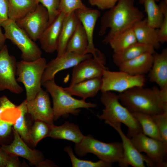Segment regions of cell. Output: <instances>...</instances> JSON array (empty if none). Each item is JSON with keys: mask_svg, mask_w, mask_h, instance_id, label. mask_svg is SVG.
I'll list each match as a JSON object with an SVG mask.
<instances>
[{"mask_svg": "<svg viewBox=\"0 0 167 167\" xmlns=\"http://www.w3.org/2000/svg\"><path fill=\"white\" fill-rule=\"evenodd\" d=\"M118 95L121 103L131 113L154 115L167 111V88L136 87Z\"/></svg>", "mask_w": 167, "mask_h": 167, "instance_id": "obj_1", "label": "cell"}, {"mask_svg": "<svg viewBox=\"0 0 167 167\" xmlns=\"http://www.w3.org/2000/svg\"><path fill=\"white\" fill-rule=\"evenodd\" d=\"M135 0H118L101 18L99 34L104 35L109 28L107 35H110L132 27L143 19L144 15L134 5Z\"/></svg>", "mask_w": 167, "mask_h": 167, "instance_id": "obj_2", "label": "cell"}, {"mask_svg": "<svg viewBox=\"0 0 167 167\" xmlns=\"http://www.w3.org/2000/svg\"><path fill=\"white\" fill-rule=\"evenodd\" d=\"M101 101L105 107L102 113L97 117L109 125L121 123L128 128L126 136L131 138L142 132L139 123L132 113L120 102L118 95L111 91L101 92Z\"/></svg>", "mask_w": 167, "mask_h": 167, "instance_id": "obj_3", "label": "cell"}, {"mask_svg": "<svg viewBox=\"0 0 167 167\" xmlns=\"http://www.w3.org/2000/svg\"><path fill=\"white\" fill-rule=\"evenodd\" d=\"M42 85L52 97L54 121L61 117H66L70 114L77 115L80 112L81 108L88 109L97 106L96 104L87 102L82 99L78 100L73 98L66 92L63 88L58 85L54 79L45 81Z\"/></svg>", "mask_w": 167, "mask_h": 167, "instance_id": "obj_4", "label": "cell"}, {"mask_svg": "<svg viewBox=\"0 0 167 167\" xmlns=\"http://www.w3.org/2000/svg\"><path fill=\"white\" fill-rule=\"evenodd\" d=\"M75 151L80 157L91 153L100 160L112 164L118 163L123 157L122 142L106 143L95 139L90 135L84 136L79 143L75 144Z\"/></svg>", "mask_w": 167, "mask_h": 167, "instance_id": "obj_5", "label": "cell"}, {"mask_svg": "<svg viewBox=\"0 0 167 167\" xmlns=\"http://www.w3.org/2000/svg\"><path fill=\"white\" fill-rule=\"evenodd\" d=\"M47 63L45 59L42 57L33 61L17 62L16 80L25 87L26 101L33 99L41 88L42 78Z\"/></svg>", "mask_w": 167, "mask_h": 167, "instance_id": "obj_6", "label": "cell"}, {"mask_svg": "<svg viewBox=\"0 0 167 167\" xmlns=\"http://www.w3.org/2000/svg\"><path fill=\"white\" fill-rule=\"evenodd\" d=\"M5 35L21 52L22 60L35 61L41 57L42 52L37 44L16 24L15 21L8 19L1 24Z\"/></svg>", "mask_w": 167, "mask_h": 167, "instance_id": "obj_7", "label": "cell"}, {"mask_svg": "<svg viewBox=\"0 0 167 167\" xmlns=\"http://www.w3.org/2000/svg\"><path fill=\"white\" fill-rule=\"evenodd\" d=\"M130 139L138 151L145 153L155 167L167 166V146L162 141L150 137L142 132L134 135Z\"/></svg>", "mask_w": 167, "mask_h": 167, "instance_id": "obj_8", "label": "cell"}, {"mask_svg": "<svg viewBox=\"0 0 167 167\" xmlns=\"http://www.w3.org/2000/svg\"><path fill=\"white\" fill-rule=\"evenodd\" d=\"M101 92L115 91L121 93L131 88L143 87L144 75H133L126 72L105 70L101 77Z\"/></svg>", "mask_w": 167, "mask_h": 167, "instance_id": "obj_9", "label": "cell"}, {"mask_svg": "<svg viewBox=\"0 0 167 167\" xmlns=\"http://www.w3.org/2000/svg\"><path fill=\"white\" fill-rule=\"evenodd\" d=\"M13 139L10 144L0 146L8 154L21 157L37 167H57L53 161L45 160L43 153L31 149L13 128Z\"/></svg>", "mask_w": 167, "mask_h": 167, "instance_id": "obj_10", "label": "cell"}, {"mask_svg": "<svg viewBox=\"0 0 167 167\" xmlns=\"http://www.w3.org/2000/svg\"><path fill=\"white\" fill-rule=\"evenodd\" d=\"M17 62L15 57L10 55L5 45L0 50V92L5 90L19 94L23 88L18 83L16 76Z\"/></svg>", "mask_w": 167, "mask_h": 167, "instance_id": "obj_11", "label": "cell"}, {"mask_svg": "<svg viewBox=\"0 0 167 167\" xmlns=\"http://www.w3.org/2000/svg\"><path fill=\"white\" fill-rule=\"evenodd\" d=\"M49 15L46 8L41 4L24 17L17 20V25L34 41L38 40L48 26Z\"/></svg>", "mask_w": 167, "mask_h": 167, "instance_id": "obj_12", "label": "cell"}, {"mask_svg": "<svg viewBox=\"0 0 167 167\" xmlns=\"http://www.w3.org/2000/svg\"><path fill=\"white\" fill-rule=\"evenodd\" d=\"M121 123L111 124L110 126L118 132L122 140L123 157L118 163L121 167H127L131 165L133 167H145L144 163L148 166L154 167L152 161L146 156L139 152L132 143L131 139L123 132L121 129Z\"/></svg>", "mask_w": 167, "mask_h": 167, "instance_id": "obj_13", "label": "cell"}, {"mask_svg": "<svg viewBox=\"0 0 167 167\" xmlns=\"http://www.w3.org/2000/svg\"><path fill=\"white\" fill-rule=\"evenodd\" d=\"M75 13L82 24L87 35L88 44L87 54H91L93 58L105 64L106 59L104 54L95 47L93 43V33L96 22L101 15L97 9H78Z\"/></svg>", "mask_w": 167, "mask_h": 167, "instance_id": "obj_14", "label": "cell"}, {"mask_svg": "<svg viewBox=\"0 0 167 167\" xmlns=\"http://www.w3.org/2000/svg\"><path fill=\"white\" fill-rule=\"evenodd\" d=\"M90 54L81 55L66 51L47 63L41 79V84L47 81L54 79L56 74L62 70L73 67L81 62L92 58Z\"/></svg>", "mask_w": 167, "mask_h": 167, "instance_id": "obj_15", "label": "cell"}, {"mask_svg": "<svg viewBox=\"0 0 167 167\" xmlns=\"http://www.w3.org/2000/svg\"><path fill=\"white\" fill-rule=\"evenodd\" d=\"M28 113L34 121L40 120L54 125V114L48 92L41 88L35 97L26 100Z\"/></svg>", "mask_w": 167, "mask_h": 167, "instance_id": "obj_16", "label": "cell"}, {"mask_svg": "<svg viewBox=\"0 0 167 167\" xmlns=\"http://www.w3.org/2000/svg\"><path fill=\"white\" fill-rule=\"evenodd\" d=\"M104 63L94 58L85 59L73 67L69 86L86 80L102 77L108 69Z\"/></svg>", "mask_w": 167, "mask_h": 167, "instance_id": "obj_17", "label": "cell"}, {"mask_svg": "<svg viewBox=\"0 0 167 167\" xmlns=\"http://www.w3.org/2000/svg\"><path fill=\"white\" fill-rule=\"evenodd\" d=\"M65 14L60 12L54 21L49 25L38 40L42 49L48 53L57 50L58 41Z\"/></svg>", "mask_w": 167, "mask_h": 167, "instance_id": "obj_18", "label": "cell"}, {"mask_svg": "<svg viewBox=\"0 0 167 167\" xmlns=\"http://www.w3.org/2000/svg\"><path fill=\"white\" fill-rule=\"evenodd\" d=\"M153 60L149 72L150 81L156 83L161 90L167 88V49L153 54Z\"/></svg>", "mask_w": 167, "mask_h": 167, "instance_id": "obj_19", "label": "cell"}, {"mask_svg": "<svg viewBox=\"0 0 167 167\" xmlns=\"http://www.w3.org/2000/svg\"><path fill=\"white\" fill-rule=\"evenodd\" d=\"M153 54L146 53L123 62L118 66L119 70L133 75H144L149 72L152 66Z\"/></svg>", "mask_w": 167, "mask_h": 167, "instance_id": "obj_20", "label": "cell"}, {"mask_svg": "<svg viewBox=\"0 0 167 167\" xmlns=\"http://www.w3.org/2000/svg\"><path fill=\"white\" fill-rule=\"evenodd\" d=\"M137 42L158 49L161 46L158 39L159 29L153 28L147 23L146 18L136 23L132 27Z\"/></svg>", "mask_w": 167, "mask_h": 167, "instance_id": "obj_21", "label": "cell"}, {"mask_svg": "<svg viewBox=\"0 0 167 167\" xmlns=\"http://www.w3.org/2000/svg\"><path fill=\"white\" fill-rule=\"evenodd\" d=\"M137 42L132 27L111 35H107L103 41L104 43L110 46L114 54L122 52Z\"/></svg>", "mask_w": 167, "mask_h": 167, "instance_id": "obj_22", "label": "cell"}, {"mask_svg": "<svg viewBox=\"0 0 167 167\" xmlns=\"http://www.w3.org/2000/svg\"><path fill=\"white\" fill-rule=\"evenodd\" d=\"M102 84L101 77L81 82L63 89L71 96H78L85 100L95 96L101 90Z\"/></svg>", "mask_w": 167, "mask_h": 167, "instance_id": "obj_23", "label": "cell"}, {"mask_svg": "<svg viewBox=\"0 0 167 167\" xmlns=\"http://www.w3.org/2000/svg\"><path fill=\"white\" fill-rule=\"evenodd\" d=\"M84 136L77 125L67 121L60 126L52 125L48 135L53 139L66 140L75 144L79 143Z\"/></svg>", "mask_w": 167, "mask_h": 167, "instance_id": "obj_24", "label": "cell"}, {"mask_svg": "<svg viewBox=\"0 0 167 167\" xmlns=\"http://www.w3.org/2000/svg\"><path fill=\"white\" fill-rule=\"evenodd\" d=\"M79 21L75 11L65 15L56 50L57 56L60 55L66 51L67 44Z\"/></svg>", "mask_w": 167, "mask_h": 167, "instance_id": "obj_25", "label": "cell"}, {"mask_svg": "<svg viewBox=\"0 0 167 167\" xmlns=\"http://www.w3.org/2000/svg\"><path fill=\"white\" fill-rule=\"evenodd\" d=\"M155 49L152 46L136 42L132 45L122 52L113 53V62L118 66L125 62L133 59L146 53L154 54Z\"/></svg>", "mask_w": 167, "mask_h": 167, "instance_id": "obj_26", "label": "cell"}, {"mask_svg": "<svg viewBox=\"0 0 167 167\" xmlns=\"http://www.w3.org/2000/svg\"><path fill=\"white\" fill-rule=\"evenodd\" d=\"M8 18L16 21L33 11L38 4L36 0H7Z\"/></svg>", "mask_w": 167, "mask_h": 167, "instance_id": "obj_27", "label": "cell"}, {"mask_svg": "<svg viewBox=\"0 0 167 167\" xmlns=\"http://www.w3.org/2000/svg\"><path fill=\"white\" fill-rule=\"evenodd\" d=\"M88 44L87 35L82 24L79 21L67 44L66 51L73 52L81 55L86 54Z\"/></svg>", "mask_w": 167, "mask_h": 167, "instance_id": "obj_28", "label": "cell"}, {"mask_svg": "<svg viewBox=\"0 0 167 167\" xmlns=\"http://www.w3.org/2000/svg\"><path fill=\"white\" fill-rule=\"evenodd\" d=\"M143 4L147 14L148 24L152 27L159 29L164 19V15L159 5L155 0H144Z\"/></svg>", "mask_w": 167, "mask_h": 167, "instance_id": "obj_29", "label": "cell"}, {"mask_svg": "<svg viewBox=\"0 0 167 167\" xmlns=\"http://www.w3.org/2000/svg\"><path fill=\"white\" fill-rule=\"evenodd\" d=\"M132 113L139 123L143 134L162 141L160 133L151 115L139 113Z\"/></svg>", "mask_w": 167, "mask_h": 167, "instance_id": "obj_30", "label": "cell"}, {"mask_svg": "<svg viewBox=\"0 0 167 167\" xmlns=\"http://www.w3.org/2000/svg\"><path fill=\"white\" fill-rule=\"evenodd\" d=\"M17 107L20 113L15 121L13 123V128L27 144H31L29 137L30 128L26 119L28 111L25 100Z\"/></svg>", "mask_w": 167, "mask_h": 167, "instance_id": "obj_31", "label": "cell"}, {"mask_svg": "<svg viewBox=\"0 0 167 167\" xmlns=\"http://www.w3.org/2000/svg\"><path fill=\"white\" fill-rule=\"evenodd\" d=\"M51 126L42 121H34L29 130L31 145L35 147L41 140L48 136Z\"/></svg>", "mask_w": 167, "mask_h": 167, "instance_id": "obj_32", "label": "cell"}, {"mask_svg": "<svg viewBox=\"0 0 167 167\" xmlns=\"http://www.w3.org/2000/svg\"><path fill=\"white\" fill-rule=\"evenodd\" d=\"M64 150L69 155L73 167H110L113 164L100 160L96 162H93L79 159L75 155L70 146H66Z\"/></svg>", "mask_w": 167, "mask_h": 167, "instance_id": "obj_33", "label": "cell"}, {"mask_svg": "<svg viewBox=\"0 0 167 167\" xmlns=\"http://www.w3.org/2000/svg\"><path fill=\"white\" fill-rule=\"evenodd\" d=\"M13 123L0 119V147L10 144L13 140Z\"/></svg>", "mask_w": 167, "mask_h": 167, "instance_id": "obj_34", "label": "cell"}, {"mask_svg": "<svg viewBox=\"0 0 167 167\" xmlns=\"http://www.w3.org/2000/svg\"><path fill=\"white\" fill-rule=\"evenodd\" d=\"M88 8L82 0H60L58 11L59 12H62L66 15L78 9Z\"/></svg>", "mask_w": 167, "mask_h": 167, "instance_id": "obj_35", "label": "cell"}, {"mask_svg": "<svg viewBox=\"0 0 167 167\" xmlns=\"http://www.w3.org/2000/svg\"><path fill=\"white\" fill-rule=\"evenodd\" d=\"M151 116L156 124L162 142L167 146V111Z\"/></svg>", "mask_w": 167, "mask_h": 167, "instance_id": "obj_36", "label": "cell"}, {"mask_svg": "<svg viewBox=\"0 0 167 167\" xmlns=\"http://www.w3.org/2000/svg\"><path fill=\"white\" fill-rule=\"evenodd\" d=\"M37 4H41L47 9L49 15V24L56 18L59 12L58 11L60 0H36Z\"/></svg>", "mask_w": 167, "mask_h": 167, "instance_id": "obj_37", "label": "cell"}, {"mask_svg": "<svg viewBox=\"0 0 167 167\" xmlns=\"http://www.w3.org/2000/svg\"><path fill=\"white\" fill-rule=\"evenodd\" d=\"M161 10L164 15V19L159 29L158 39L161 44H164L167 41V8H163Z\"/></svg>", "mask_w": 167, "mask_h": 167, "instance_id": "obj_38", "label": "cell"}, {"mask_svg": "<svg viewBox=\"0 0 167 167\" xmlns=\"http://www.w3.org/2000/svg\"><path fill=\"white\" fill-rule=\"evenodd\" d=\"M89 4L101 10L109 9L115 5L118 0H88Z\"/></svg>", "mask_w": 167, "mask_h": 167, "instance_id": "obj_39", "label": "cell"}, {"mask_svg": "<svg viewBox=\"0 0 167 167\" xmlns=\"http://www.w3.org/2000/svg\"><path fill=\"white\" fill-rule=\"evenodd\" d=\"M9 6L7 0H0V24L8 18Z\"/></svg>", "mask_w": 167, "mask_h": 167, "instance_id": "obj_40", "label": "cell"}, {"mask_svg": "<svg viewBox=\"0 0 167 167\" xmlns=\"http://www.w3.org/2000/svg\"><path fill=\"white\" fill-rule=\"evenodd\" d=\"M25 163H21L18 156L15 155L9 154V157L6 167H28Z\"/></svg>", "mask_w": 167, "mask_h": 167, "instance_id": "obj_41", "label": "cell"}, {"mask_svg": "<svg viewBox=\"0 0 167 167\" xmlns=\"http://www.w3.org/2000/svg\"><path fill=\"white\" fill-rule=\"evenodd\" d=\"M5 96L0 97V115L7 109L15 108L16 107Z\"/></svg>", "mask_w": 167, "mask_h": 167, "instance_id": "obj_42", "label": "cell"}, {"mask_svg": "<svg viewBox=\"0 0 167 167\" xmlns=\"http://www.w3.org/2000/svg\"><path fill=\"white\" fill-rule=\"evenodd\" d=\"M9 157V154L0 147V167H6Z\"/></svg>", "mask_w": 167, "mask_h": 167, "instance_id": "obj_43", "label": "cell"}, {"mask_svg": "<svg viewBox=\"0 0 167 167\" xmlns=\"http://www.w3.org/2000/svg\"><path fill=\"white\" fill-rule=\"evenodd\" d=\"M1 25L0 24V50L4 46L5 41L6 39L4 33L2 32L1 28Z\"/></svg>", "mask_w": 167, "mask_h": 167, "instance_id": "obj_44", "label": "cell"}, {"mask_svg": "<svg viewBox=\"0 0 167 167\" xmlns=\"http://www.w3.org/2000/svg\"><path fill=\"white\" fill-rule=\"evenodd\" d=\"M144 0H139V2L141 4H143ZM156 2H158L160 0H155Z\"/></svg>", "mask_w": 167, "mask_h": 167, "instance_id": "obj_45", "label": "cell"}]
</instances>
